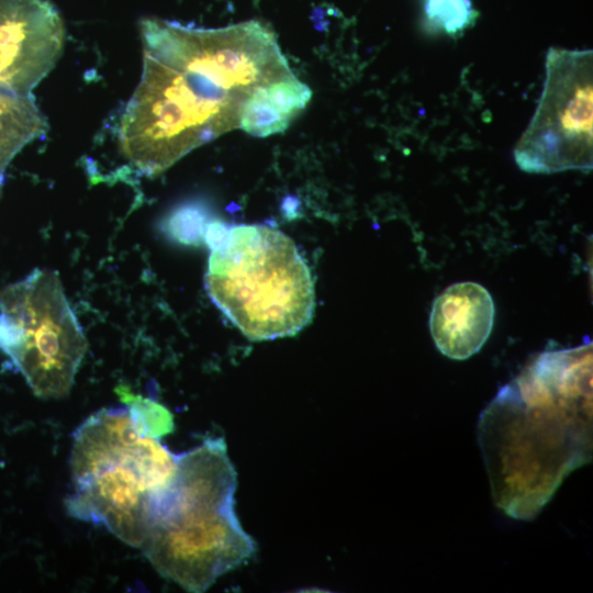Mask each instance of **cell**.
<instances>
[{"label":"cell","instance_id":"obj_1","mask_svg":"<svg viewBox=\"0 0 593 593\" xmlns=\"http://www.w3.org/2000/svg\"><path fill=\"white\" fill-rule=\"evenodd\" d=\"M141 80L118 127L121 154L158 175L194 148L239 127L256 89L294 75L259 21L197 29L145 18Z\"/></svg>","mask_w":593,"mask_h":593},{"label":"cell","instance_id":"obj_2","mask_svg":"<svg viewBox=\"0 0 593 593\" xmlns=\"http://www.w3.org/2000/svg\"><path fill=\"white\" fill-rule=\"evenodd\" d=\"M592 344L536 355L483 410L478 443L495 505L533 519L591 462Z\"/></svg>","mask_w":593,"mask_h":593},{"label":"cell","instance_id":"obj_3","mask_svg":"<svg viewBox=\"0 0 593 593\" xmlns=\"http://www.w3.org/2000/svg\"><path fill=\"white\" fill-rule=\"evenodd\" d=\"M236 485L223 438L178 455L172 478L149 501L139 547L160 575L204 592L254 556L256 544L236 516Z\"/></svg>","mask_w":593,"mask_h":593},{"label":"cell","instance_id":"obj_4","mask_svg":"<svg viewBox=\"0 0 593 593\" xmlns=\"http://www.w3.org/2000/svg\"><path fill=\"white\" fill-rule=\"evenodd\" d=\"M205 288L214 304L250 340L293 336L315 306L310 269L293 240L259 224L212 222Z\"/></svg>","mask_w":593,"mask_h":593},{"label":"cell","instance_id":"obj_5","mask_svg":"<svg viewBox=\"0 0 593 593\" xmlns=\"http://www.w3.org/2000/svg\"><path fill=\"white\" fill-rule=\"evenodd\" d=\"M177 457L142 434L128 409H102L74 432L67 513L141 547L152 496L172 478Z\"/></svg>","mask_w":593,"mask_h":593},{"label":"cell","instance_id":"obj_6","mask_svg":"<svg viewBox=\"0 0 593 593\" xmlns=\"http://www.w3.org/2000/svg\"><path fill=\"white\" fill-rule=\"evenodd\" d=\"M87 345L56 272L36 269L0 291V350L35 395L66 396Z\"/></svg>","mask_w":593,"mask_h":593},{"label":"cell","instance_id":"obj_7","mask_svg":"<svg viewBox=\"0 0 593 593\" xmlns=\"http://www.w3.org/2000/svg\"><path fill=\"white\" fill-rule=\"evenodd\" d=\"M514 158L529 174L592 169V49H548L544 89Z\"/></svg>","mask_w":593,"mask_h":593},{"label":"cell","instance_id":"obj_8","mask_svg":"<svg viewBox=\"0 0 593 593\" xmlns=\"http://www.w3.org/2000/svg\"><path fill=\"white\" fill-rule=\"evenodd\" d=\"M64 44L63 19L48 0H0V92L29 96Z\"/></svg>","mask_w":593,"mask_h":593},{"label":"cell","instance_id":"obj_9","mask_svg":"<svg viewBox=\"0 0 593 593\" xmlns=\"http://www.w3.org/2000/svg\"><path fill=\"white\" fill-rule=\"evenodd\" d=\"M494 322V303L481 284L463 281L446 288L433 302L429 329L438 350L455 360L477 354Z\"/></svg>","mask_w":593,"mask_h":593},{"label":"cell","instance_id":"obj_10","mask_svg":"<svg viewBox=\"0 0 593 593\" xmlns=\"http://www.w3.org/2000/svg\"><path fill=\"white\" fill-rule=\"evenodd\" d=\"M47 128V122L31 94L0 92V176L25 145L44 135Z\"/></svg>","mask_w":593,"mask_h":593},{"label":"cell","instance_id":"obj_11","mask_svg":"<svg viewBox=\"0 0 593 593\" xmlns=\"http://www.w3.org/2000/svg\"><path fill=\"white\" fill-rule=\"evenodd\" d=\"M265 87L256 89L247 99L239 121V127L257 137L281 133L291 122V119L268 99Z\"/></svg>","mask_w":593,"mask_h":593},{"label":"cell","instance_id":"obj_12","mask_svg":"<svg viewBox=\"0 0 593 593\" xmlns=\"http://www.w3.org/2000/svg\"><path fill=\"white\" fill-rule=\"evenodd\" d=\"M118 393L121 400L126 403L130 415L142 434L159 439L172 432V414L164 405L150 399L135 395L124 387H119Z\"/></svg>","mask_w":593,"mask_h":593},{"label":"cell","instance_id":"obj_13","mask_svg":"<svg viewBox=\"0 0 593 593\" xmlns=\"http://www.w3.org/2000/svg\"><path fill=\"white\" fill-rule=\"evenodd\" d=\"M424 12L430 30L451 36L469 29L477 18L471 0H424Z\"/></svg>","mask_w":593,"mask_h":593},{"label":"cell","instance_id":"obj_14","mask_svg":"<svg viewBox=\"0 0 593 593\" xmlns=\"http://www.w3.org/2000/svg\"><path fill=\"white\" fill-rule=\"evenodd\" d=\"M201 213L194 208H183L177 211L169 221L170 232L180 240L189 242L192 233H199Z\"/></svg>","mask_w":593,"mask_h":593},{"label":"cell","instance_id":"obj_15","mask_svg":"<svg viewBox=\"0 0 593 593\" xmlns=\"http://www.w3.org/2000/svg\"><path fill=\"white\" fill-rule=\"evenodd\" d=\"M1 187H2V175L0 176V191H1Z\"/></svg>","mask_w":593,"mask_h":593}]
</instances>
